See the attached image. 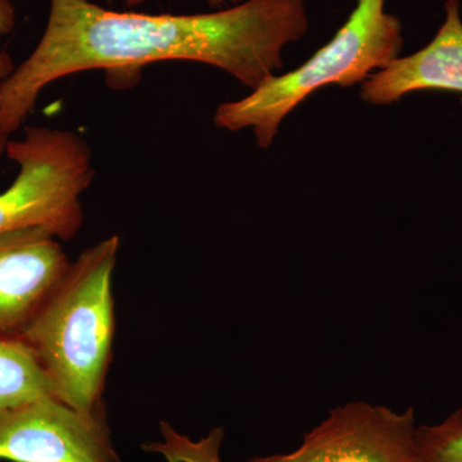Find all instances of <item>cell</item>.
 Instances as JSON below:
<instances>
[{
    "label": "cell",
    "instance_id": "obj_1",
    "mask_svg": "<svg viewBox=\"0 0 462 462\" xmlns=\"http://www.w3.org/2000/svg\"><path fill=\"white\" fill-rule=\"evenodd\" d=\"M309 30L305 0H247L211 14L109 11L90 0H51L32 53L0 81V130L16 133L42 91L78 72H130L189 60L217 67L256 89L282 69V50Z\"/></svg>",
    "mask_w": 462,
    "mask_h": 462
},
{
    "label": "cell",
    "instance_id": "obj_2",
    "mask_svg": "<svg viewBox=\"0 0 462 462\" xmlns=\"http://www.w3.org/2000/svg\"><path fill=\"white\" fill-rule=\"evenodd\" d=\"M120 238L108 236L72 261L65 278L21 334L32 346L54 396L83 412L105 409L112 361V276Z\"/></svg>",
    "mask_w": 462,
    "mask_h": 462
},
{
    "label": "cell",
    "instance_id": "obj_3",
    "mask_svg": "<svg viewBox=\"0 0 462 462\" xmlns=\"http://www.w3.org/2000/svg\"><path fill=\"white\" fill-rule=\"evenodd\" d=\"M385 0H357L345 25L306 63L267 79L243 99L225 102L215 125L229 132L251 129L260 148H269L285 117L327 85L351 87L366 80L400 56L402 23L385 12Z\"/></svg>",
    "mask_w": 462,
    "mask_h": 462
},
{
    "label": "cell",
    "instance_id": "obj_4",
    "mask_svg": "<svg viewBox=\"0 0 462 462\" xmlns=\"http://www.w3.org/2000/svg\"><path fill=\"white\" fill-rule=\"evenodd\" d=\"M5 154L18 173L0 193V234L41 226L60 240L78 236L81 196L96 175L87 142L69 130L29 126L23 139L8 142Z\"/></svg>",
    "mask_w": 462,
    "mask_h": 462
},
{
    "label": "cell",
    "instance_id": "obj_5",
    "mask_svg": "<svg viewBox=\"0 0 462 462\" xmlns=\"http://www.w3.org/2000/svg\"><path fill=\"white\" fill-rule=\"evenodd\" d=\"M0 460L120 462L106 410L79 411L54 396L0 410Z\"/></svg>",
    "mask_w": 462,
    "mask_h": 462
},
{
    "label": "cell",
    "instance_id": "obj_6",
    "mask_svg": "<svg viewBox=\"0 0 462 462\" xmlns=\"http://www.w3.org/2000/svg\"><path fill=\"white\" fill-rule=\"evenodd\" d=\"M416 430L413 409L352 402L331 411L296 451L251 462H422Z\"/></svg>",
    "mask_w": 462,
    "mask_h": 462
},
{
    "label": "cell",
    "instance_id": "obj_7",
    "mask_svg": "<svg viewBox=\"0 0 462 462\" xmlns=\"http://www.w3.org/2000/svg\"><path fill=\"white\" fill-rule=\"evenodd\" d=\"M71 263L60 239L45 227L0 234V331L21 336Z\"/></svg>",
    "mask_w": 462,
    "mask_h": 462
},
{
    "label": "cell",
    "instance_id": "obj_8",
    "mask_svg": "<svg viewBox=\"0 0 462 462\" xmlns=\"http://www.w3.org/2000/svg\"><path fill=\"white\" fill-rule=\"evenodd\" d=\"M445 9V23L427 47L411 56L398 57L364 81L361 97L365 102L387 106L422 90L462 93L460 2L447 0Z\"/></svg>",
    "mask_w": 462,
    "mask_h": 462
},
{
    "label": "cell",
    "instance_id": "obj_9",
    "mask_svg": "<svg viewBox=\"0 0 462 462\" xmlns=\"http://www.w3.org/2000/svg\"><path fill=\"white\" fill-rule=\"evenodd\" d=\"M47 396L53 391L32 346L0 331V410Z\"/></svg>",
    "mask_w": 462,
    "mask_h": 462
},
{
    "label": "cell",
    "instance_id": "obj_10",
    "mask_svg": "<svg viewBox=\"0 0 462 462\" xmlns=\"http://www.w3.org/2000/svg\"><path fill=\"white\" fill-rule=\"evenodd\" d=\"M422 462H462V409L446 420L416 430Z\"/></svg>",
    "mask_w": 462,
    "mask_h": 462
},
{
    "label": "cell",
    "instance_id": "obj_11",
    "mask_svg": "<svg viewBox=\"0 0 462 462\" xmlns=\"http://www.w3.org/2000/svg\"><path fill=\"white\" fill-rule=\"evenodd\" d=\"M162 436L165 443H154L148 449L165 455L170 462H221L218 448L223 440V431H212L206 439L191 442L171 430L169 424L162 422Z\"/></svg>",
    "mask_w": 462,
    "mask_h": 462
},
{
    "label": "cell",
    "instance_id": "obj_12",
    "mask_svg": "<svg viewBox=\"0 0 462 462\" xmlns=\"http://www.w3.org/2000/svg\"><path fill=\"white\" fill-rule=\"evenodd\" d=\"M16 26V9L11 0H0V47L3 39Z\"/></svg>",
    "mask_w": 462,
    "mask_h": 462
},
{
    "label": "cell",
    "instance_id": "obj_13",
    "mask_svg": "<svg viewBox=\"0 0 462 462\" xmlns=\"http://www.w3.org/2000/svg\"><path fill=\"white\" fill-rule=\"evenodd\" d=\"M14 69H16V66H14L11 54L7 53V51H0V81L7 79L14 72ZM8 142L9 136L0 130V157L5 153Z\"/></svg>",
    "mask_w": 462,
    "mask_h": 462
},
{
    "label": "cell",
    "instance_id": "obj_14",
    "mask_svg": "<svg viewBox=\"0 0 462 462\" xmlns=\"http://www.w3.org/2000/svg\"><path fill=\"white\" fill-rule=\"evenodd\" d=\"M125 5L129 7H135V5H142L145 0H124ZM211 7H223L225 5H238L239 0H207Z\"/></svg>",
    "mask_w": 462,
    "mask_h": 462
}]
</instances>
